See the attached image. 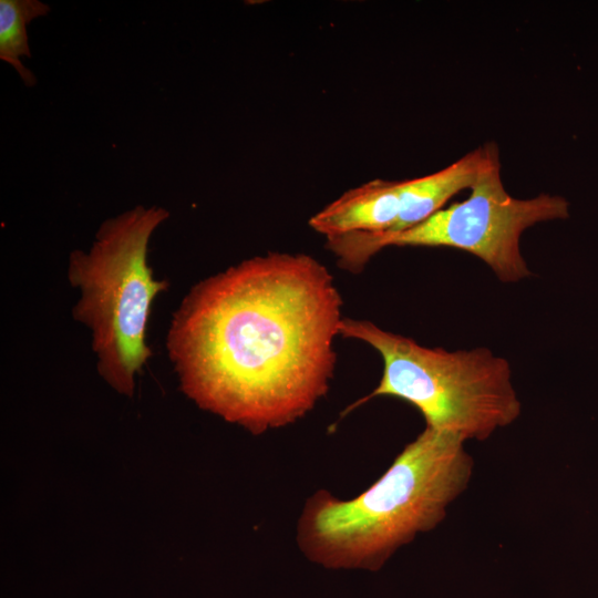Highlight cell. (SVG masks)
I'll list each match as a JSON object with an SVG mask.
<instances>
[{"instance_id": "obj_8", "label": "cell", "mask_w": 598, "mask_h": 598, "mask_svg": "<svg viewBox=\"0 0 598 598\" xmlns=\"http://www.w3.org/2000/svg\"><path fill=\"white\" fill-rule=\"evenodd\" d=\"M50 7L39 0H0V59L10 64L27 86L37 83L33 72L21 58H30L27 25L47 16Z\"/></svg>"}, {"instance_id": "obj_5", "label": "cell", "mask_w": 598, "mask_h": 598, "mask_svg": "<svg viewBox=\"0 0 598 598\" xmlns=\"http://www.w3.org/2000/svg\"><path fill=\"white\" fill-rule=\"evenodd\" d=\"M461 203L442 208L422 223L391 235L346 234L326 238L338 265L360 272L368 261L389 246L450 247L465 250L491 267L499 280L516 282L530 275L522 255V234L542 221L569 216L568 202L540 194L512 197L499 175V161L486 168Z\"/></svg>"}, {"instance_id": "obj_6", "label": "cell", "mask_w": 598, "mask_h": 598, "mask_svg": "<svg viewBox=\"0 0 598 598\" xmlns=\"http://www.w3.org/2000/svg\"><path fill=\"white\" fill-rule=\"evenodd\" d=\"M400 213V181L373 179L347 190L309 219L326 238L346 234H389Z\"/></svg>"}, {"instance_id": "obj_7", "label": "cell", "mask_w": 598, "mask_h": 598, "mask_svg": "<svg viewBox=\"0 0 598 598\" xmlns=\"http://www.w3.org/2000/svg\"><path fill=\"white\" fill-rule=\"evenodd\" d=\"M498 161L497 147L488 144L464 155L445 168L422 177L400 181V213L391 235L427 219L456 193L471 188L483 172ZM374 235V234H373Z\"/></svg>"}, {"instance_id": "obj_2", "label": "cell", "mask_w": 598, "mask_h": 598, "mask_svg": "<svg viewBox=\"0 0 598 598\" xmlns=\"http://www.w3.org/2000/svg\"><path fill=\"white\" fill-rule=\"evenodd\" d=\"M457 434L424 429L365 491L340 499L311 495L296 540L311 561L331 569H379L401 546L434 529L466 488L473 461Z\"/></svg>"}, {"instance_id": "obj_3", "label": "cell", "mask_w": 598, "mask_h": 598, "mask_svg": "<svg viewBox=\"0 0 598 598\" xmlns=\"http://www.w3.org/2000/svg\"><path fill=\"white\" fill-rule=\"evenodd\" d=\"M169 213L135 206L105 219L87 250H73L66 277L79 299L72 317L90 332L101 379L132 398L150 358L147 326L153 302L168 288L148 265V243Z\"/></svg>"}, {"instance_id": "obj_1", "label": "cell", "mask_w": 598, "mask_h": 598, "mask_svg": "<svg viewBox=\"0 0 598 598\" xmlns=\"http://www.w3.org/2000/svg\"><path fill=\"white\" fill-rule=\"evenodd\" d=\"M342 297L302 252H268L197 281L172 315L165 347L181 391L254 435L293 424L333 379Z\"/></svg>"}, {"instance_id": "obj_4", "label": "cell", "mask_w": 598, "mask_h": 598, "mask_svg": "<svg viewBox=\"0 0 598 598\" xmlns=\"http://www.w3.org/2000/svg\"><path fill=\"white\" fill-rule=\"evenodd\" d=\"M340 336L367 343L383 361L378 385L341 415L373 398L391 396L417 409L426 427L482 441L520 414L508 362L486 348H427L369 320L351 318H343Z\"/></svg>"}]
</instances>
